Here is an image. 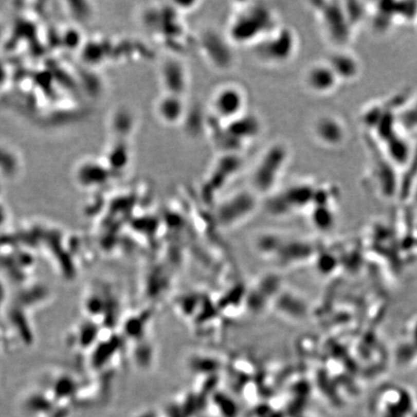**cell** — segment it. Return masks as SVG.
Masks as SVG:
<instances>
[{"label":"cell","mask_w":417,"mask_h":417,"mask_svg":"<svg viewBox=\"0 0 417 417\" xmlns=\"http://www.w3.org/2000/svg\"><path fill=\"white\" fill-rule=\"evenodd\" d=\"M278 26L275 12L262 3L238 8L228 25V40L236 45L253 47Z\"/></svg>","instance_id":"6da1fadb"},{"label":"cell","mask_w":417,"mask_h":417,"mask_svg":"<svg viewBox=\"0 0 417 417\" xmlns=\"http://www.w3.org/2000/svg\"><path fill=\"white\" fill-rule=\"evenodd\" d=\"M298 37L295 31L278 25L260 40L252 48L257 60L268 66H280L291 61L298 49Z\"/></svg>","instance_id":"7a4b0ae2"},{"label":"cell","mask_w":417,"mask_h":417,"mask_svg":"<svg viewBox=\"0 0 417 417\" xmlns=\"http://www.w3.org/2000/svg\"><path fill=\"white\" fill-rule=\"evenodd\" d=\"M288 149L282 143L269 146L262 154L252 174L254 186L260 190H268L280 178L288 160Z\"/></svg>","instance_id":"3957f363"},{"label":"cell","mask_w":417,"mask_h":417,"mask_svg":"<svg viewBox=\"0 0 417 417\" xmlns=\"http://www.w3.org/2000/svg\"><path fill=\"white\" fill-rule=\"evenodd\" d=\"M247 96L238 84H223L216 89L212 98V111L214 116L225 122H231L245 113Z\"/></svg>","instance_id":"277c9868"},{"label":"cell","mask_w":417,"mask_h":417,"mask_svg":"<svg viewBox=\"0 0 417 417\" xmlns=\"http://www.w3.org/2000/svg\"><path fill=\"white\" fill-rule=\"evenodd\" d=\"M312 134L316 140L327 148H337L347 139V126L334 114H323L315 119Z\"/></svg>","instance_id":"5b68a950"},{"label":"cell","mask_w":417,"mask_h":417,"mask_svg":"<svg viewBox=\"0 0 417 417\" xmlns=\"http://www.w3.org/2000/svg\"><path fill=\"white\" fill-rule=\"evenodd\" d=\"M303 84L310 93L323 96L332 93L340 84V81L331 66L324 60L307 67L303 74Z\"/></svg>","instance_id":"8992f818"},{"label":"cell","mask_w":417,"mask_h":417,"mask_svg":"<svg viewBox=\"0 0 417 417\" xmlns=\"http://www.w3.org/2000/svg\"><path fill=\"white\" fill-rule=\"evenodd\" d=\"M325 61L331 66L340 82L354 81L361 72V64L357 56L344 47L336 48Z\"/></svg>","instance_id":"52a82bcc"},{"label":"cell","mask_w":417,"mask_h":417,"mask_svg":"<svg viewBox=\"0 0 417 417\" xmlns=\"http://www.w3.org/2000/svg\"><path fill=\"white\" fill-rule=\"evenodd\" d=\"M156 114L166 125L173 126L187 116V106L182 96L165 93L156 103Z\"/></svg>","instance_id":"ba28073f"},{"label":"cell","mask_w":417,"mask_h":417,"mask_svg":"<svg viewBox=\"0 0 417 417\" xmlns=\"http://www.w3.org/2000/svg\"><path fill=\"white\" fill-rule=\"evenodd\" d=\"M161 81L166 87V93L183 97L188 85L186 70L180 62L166 61L160 70Z\"/></svg>","instance_id":"9c48e42d"},{"label":"cell","mask_w":417,"mask_h":417,"mask_svg":"<svg viewBox=\"0 0 417 417\" xmlns=\"http://www.w3.org/2000/svg\"><path fill=\"white\" fill-rule=\"evenodd\" d=\"M260 124L257 119L244 113L241 117L228 122L225 133L237 141H248L259 133Z\"/></svg>","instance_id":"30bf717a"},{"label":"cell","mask_w":417,"mask_h":417,"mask_svg":"<svg viewBox=\"0 0 417 417\" xmlns=\"http://www.w3.org/2000/svg\"><path fill=\"white\" fill-rule=\"evenodd\" d=\"M415 23H416V26H417V17H416V21H415Z\"/></svg>","instance_id":"8fae6325"}]
</instances>
